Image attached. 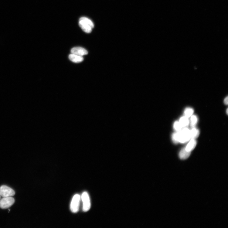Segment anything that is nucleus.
Returning a JSON list of instances; mask_svg holds the SVG:
<instances>
[{
    "label": "nucleus",
    "mask_w": 228,
    "mask_h": 228,
    "mask_svg": "<svg viewBox=\"0 0 228 228\" xmlns=\"http://www.w3.org/2000/svg\"><path fill=\"white\" fill-rule=\"evenodd\" d=\"M197 118L196 115H193L191 116L190 119V126L193 128L195 127L197 122Z\"/></svg>",
    "instance_id": "nucleus-14"
},
{
    "label": "nucleus",
    "mask_w": 228,
    "mask_h": 228,
    "mask_svg": "<svg viewBox=\"0 0 228 228\" xmlns=\"http://www.w3.org/2000/svg\"><path fill=\"white\" fill-rule=\"evenodd\" d=\"M15 202L14 199L12 197H3L0 201V208L5 209L10 207Z\"/></svg>",
    "instance_id": "nucleus-4"
},
{
    "label": "nucleus",
    "mask_w": 228,
    "mask_h": 228,
    "mask_svg": "<svg viewBox=\"0 0 228 228\" xmlns=\"http://www.w3.org/2000/svg\"><path fill=\"white\" fill-rule=\"evenodd\" d=\"M80 197L77 194L73 196L70 204V209L73 213H77L79 210Z\"/></svg>",
    "instance_id": "nucleus-3"
},
{
    "label": "nucleus",
    "mask_w": 228,
    "mask_h": 228,
    "mask_svg": "<svg viewBox=\"0 0 228 228\" xmlns=\"http://www.w3.org/2000/svg\"><path fill=\"white\" fill-rule=\"evenodd\" d=\"M228 97H227L224 100V103L226 105H227L228 104Z\"/></svg>",
    "instance_id": "nucleus-17"
},
{
    "label": "nucleus",
    "mask_w": 228,
    "mask_h": 228,
    "mask_svg": "<svg viewBox=\"0 0 228 228\" xmlns=\"http://www.w3.org/2000/svg\"><path fill=\"white\" fill-rule=\"evenodd\" d=\"M83 202V210L86 212L89 210L91 208L90 199L89 194L86 192H84L82 196Z\"/></svg>",
    "instance_id": "nucleus-5"
},
{
    "label": "nucleus",
    "mask_w": 228,
    "mask_h": 228,
    "mask_svg": "<svg viewBox=\"0 0 228 228\" xmlns=\"http://www.w3.org/2000/svg\"><path fill=\"white\" fill-rule=\"evenodd\" d=\"M200 132L199 130L195 128H192V130H190V135L191 139H196L199 136Z\"/></svg>",
    "instance_id": "nucleus-11"
},
{
    "label": "nucleus",
    "mask_w": 228,
    "mask_h": 228,
    "mask_svg": "<svg viewBox=\"0 0 228 228\" xmlns=\"http://www.w3.org/2000/svg\"><path fill=\"white\" fill-rule=\"evenodd\" d=\"M179 122L183 128L188 126L189 124V121L188 117L185 116L181 117Z\"/></svg>",
    "instance_id": "nucleus-12"
},
{
    "label": "nucleus",
    "mask_w": 228,
    "mask_h": 228,
    "mask_svg": "<svg viewBox=\"0 0 228 228\" xmlns=\"http://www.w3.org/2000/svg\"><path fill=\"white\" fill-rule=\"evenodd\" d=\"M174 129L177 131H179L182 130L183 128L182 126L179 121H175L173 125Z\"/></svg>",
    "instance_id": "nucleus-15"
},
{
    "label": "nucleus",
    "mask_w": 228,
    "mask_h": 228,
    "mask_svg": "<svg viewBox=\"0 0 228 228\" xmlns=\"http://www.w3.org/2000/svg\"><path fill=\"white\" fill-rule=\"evenodd\" d=\"M15 194L14 191L8 186L3 185L0 187V195L3 197H12Z\"/></svg>",
    "instance_id": "nucleus-6"
},
{
    "label": "nucleus",
    "mask_w": 228,
    "mask_h": 228,
    "mask_svg": "<svg viewBox=\"0 0 228 228\" xmlns=\"http://www.w3.org/2000/svg\"><path fill=\"white\" fill-rule=\"evenodd\" d=\"M71 52L72 54L80 56H83L88 54V52L86 49L81 47L73 48L71 50Z\"/></svg>",
    "instance_id": "nucleus-7"
},
{
    "label": "nucleus",
    "mask_w": 228,
    "mask_h": 228,
    "mask_svg": "<svg viewBox=\"0 0 228 228\" xmlns=\"http://www.w3.org/2000/svg\"><path fill=\"white\" fill-rule=\"evenodd\" d=\"M228 109H227V110H226V114H228Z\"/></svg>",
    "instance_id": "nucleus-18"
},
{
    "label": "nucleus",
    "mask_w": 228,
    "mask_h": 228,
    "mask_svg": "<svg viewBox=\"0 0 228 228\" xmlns=\"http://www.w3.org/2000/svg\"><path fill=\"white\" fill-rule=\"evenodd\" d=\"M79 24L82 30L87 33H90L94 26L93 22L87 18H81L79 20Z\"/></svg>",
    "instance_id": "nucleus-1"
},
{
    "label": "nucleus",
    "mask_w": 228,
    "mask_h": 228,
    "mask_svg": "<svg viewBox=\"0 0 228 228\" xmlns=\"http://www.w3.org/2000/svg\"><path fill=\"white\" fill-rule=\"evenodd\" d=\"M194 112V110L192 108L189 107L185 109L184 111L185 116L189 118L192 115Z\"/></svg>",
    "instance_id": "nucleus-13"
},
{
    "label": "nucleus",
    "mask_w": 228,
    "mask_h": 228,
    "mask_svg": "<svg viewBox=\"0 0 228 228\" xmlns=\"http://www.w3.org/2000/svg\"><path fill=\"white\" fill-rule=\"evenodd\" d=\"M191 152L186 151L185 148H183L181 150L179 153V157L182 160L187 159L190 156Z\"/></svg>",
    "instance_id": "nucleus-10"
},
{
    "label": "nucleus",
    "mask_w": 228,
    "mask_h": 228,
    "mask_svg": "<svg viewBox=\"0 0 228 228\" xmlns=\"http://www.w3.org/2000/svg\"><path fill=\"white\" fill-rule=\"evenodd\" d=\"M69 58L70 61L75 63H80L83 61L84 60L82 56L73 54H71L69 55Z\"/></svg>",
    "instance_id": "nucleus-8"
},
{
    "label": "nucleus",
    "mask_w": 228,
    "mask_h": 228,
    "mask_svg": "<svg viewBox=\"0 0 228 228\" xmlns=\"http://www.w3.org/2000/svg\"><path fill=\"white\" fill-rule=\"evenodd\" d=\"M1 195H0V198H1Z\"/></svg>",
    "instance_id": "nucleus-19"
},
{
    "label": "nucleus",
    "mask_w": 228,
    "mask_h": 228,
    "mask_svg": "<svg viewBox=\"0 0 228 228\" xmlns=\"http://www.w3.org/2000/svg\"><path fill=\"white\" fill-rule=\"evenodd\" d=\"M176 137L179 142L185 143L191 139L190 130L187 128H183L181 131L176 132Z\"/></svg>",
    "instance_id": "nucleus-2"
},
{
    "label": "nucleus",
    "mask_w": 228,
    "mask_h": 228,
    "mask_svg": "<svg viewBox=\"0 0 228 228\" xmlns=\"http://www.w3.org/2000/svg\"><path fill=\"white\" fill-rule=\"evenodd\" d=\"M197 143L195 139L192 138L186 147L185 149L188 151L191 152L195 148Z\"/></svg>",
    "instance_id": "nucleus-9"
},
{
    "label": "nucleus",
    "mask_w": 228,
    "mask_h": 228,
    "mask_svg": "<svg viewBox=\"0 0 228 228\" xmlns=\"http://www.w3.org/2000/svg\"><path fill=\"white\" fill-rule=\"evenodd\" d=\"M172 141L175 144H177L179 143L176 137V132L172 134Z\"/></svg>",
    "instance_id": "nucleus-16"
}]
</instances>
